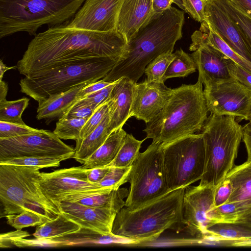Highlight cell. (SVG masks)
<instances>
[{"label":"cell","instance_id":"1","mask_svg":"<svg viewBox=\"0 0 251 251\" xmlns=\"http://www.w3.org/2000/svg\"><path fill=\"white\" fill-rule=\"evenodd\" d=\"M127 42L117 30L99 32L67 24L49 27L37 34L17 63L25 76L74 62L97 57L120 59Z\"/></svg>","mask_w":251,"mask_h":251},{"label":"cell","instance_id":"2","mask_svg":"<svg viewBox=\"0 0 251 251\" xmlns=\"http://www.w3.org/2000/svg\"><path fill=\"white\" fill-rule=\"evenodd\" d=\"M184 20V12L173 6L154 14L127 43L122 56L103 79L115 82L126 77L136 83L149 63L162 54L173 52L182 37Z\"/></svg>","mask_w":251,"mask_h":251},{"label":"cell","instance_id":"3","mask_svg":"<svg viewBox=\"0 0 251 251\" xmlns=\"http://www.w3.org/2000/svg\"><path fill=\"white\" fill-rule=\"evenodd\" d=\"M202 82L183 84L173 89L169 101L160 112L146 124L145 139L168 144L201 131L208 111Z\"/></svg>","mask_w":251,"mask_h":251},{"label":"cell","instance_id":"4","mask_svg":"<svg viewBox=\"0 0 251 251\" xmlns=\"http://www.w3.org/2000/svg\"><path fill=\"white\" fill-rule=\"evenodd\" d=\"M186 188L170 191L139 208L124 207L116 214L112 233L118 238L152 241L166 230L183 224L182 207Z\"/></svg>","mask_w":251,"mask_h":251},{"label":"cell","instance_id":"5","mask_svg":"<svg viewBox=\"0 0 251 251\" xmlns=\"http://www.w3.org/2000/svg\"><path fill=\"white\" fill-rule=\"evenodd\" d=\"M85 0H0V38L69 23Z\"/></svg>","mask_w":251,"mask_h":251},{"label":"cell","instance_id":"6","mask_svg":"<svg viewBox=\"0 0 251 251\" xmlns=\"http://www.w3.org/2000/svg\"><path fill=\"white\" fill-rule=\"evenodd\" d=\"M201 131L205 164L199 185L215 188L234 167L242 139L243 127L235 116L210 113Z\"/></svg>","mask_w":251,"mask_h":251},{"label":"cell","instance_id":"7","mask_svg":"<svg viewBox=\"0 0 251 251\" xmlns=\"http://www.w3.org/2000/svg\"><path fill=\"white\" fill-rule=\"evenodd\" d=\"M118 60L97 57L40 71L22 78L19 83L20 91L38 103L51 95L103 78Z\"/></svg>","mask_w":251,"mask_h":251},{"label":"cell","instance_id":"8","mask_svg":"<svg viewBox=\"0 0 251 251\" xmlns=\"http://www.w3.org/2000/svg\"><path fill=\"white\" fill-rule=\"evenodd\" d=\"M40 169L38 167L0 164V218L28 210L50 221L61 213L39 187Z\"/></svg>","mask_w":251,"mask_h":251},{"label":"cell","instance_id":"9","mask_svg":"<svg viewBox=\"0 0 251 251\" xmlns=\"http://www.w3.org/2000/svg\"><path fill=\"white\" fill-rule=\"evenodd\" d=\"M130 184L125 207L130 210L155 201L169 190L166 181L162 144L152 142L140 152L127 178Z\"/></svg>","mask_w":251,"mask_h":251},{"label":"cell","instance_id":"10","mask_svg":"<svg viewBox=\"0 0 251 251\" xmlns=\"http://www.w3.org/2000/svg\"><path fill=\"white\" fill-rule=\"evenodd\" d=\"M162 147L164 175L169 191L186 188L201 179L205 164L201 133L181 137Z\"/></svg>","mask_w":251,"mask_h":251},{"label":"cell","instance_id":"11","mask_svg":"<svg viewBox=\"0 0 251 251\" xmlns=\"http://www.w3.org/2000/svg\"><path fill=\"white\" fill-rule=\"evenodd\" d=\"M74 153L75 149L47 130L0 138V162L23 157H55L66 160L72 158Z\"/></svg>","mask_w":251,"mask_h":251},{"label":"cell","instance_id":"12","mask_svg":"<svg viewBox=\"0 0 251 251\" xmlns=\"http://www.w3.org/2000/svg\"><path fill=\"white\" fill-rule=\"evenodd\" d=\"M203 92L210 113L231 115L249 121L251 114V89L234 77L204 86Z\"/></svg>","mask_w":251,"mask_h":251},{"label":"cell","instance_id":"13","mask_svg":"<svg viewBox=\"0 0 251 251\" xmlns=\"http://www.w3.org/2000/svg\"><path fill=\"white\" fill-rule=\"evenodd\" d=\"M214 188L200 185L188 186L183 200V225L188 233L203 240L206 229L216 223Z\"/></svg>","mask_w":251,"mask_h":251},{"label":"cell","instance_id":"14","mask_svg":"<svg viewBox=\"0 0 251 251\" xmlns=\"http://www.w3.org/2000/svg\"><path fill=\"white\" fill-rule=\"evenodd\" d=\"M87 172V169L81 166L50 173L41 172L38 184L44 195L55 205L61 198L69 194L84 191H110L98 183L89 182Z\"/></svg>","mask_w":251,"mask_h":251},{"label":"cell","instance_id":"15","mask_svg":"<svg viewBox=\"0 0 251 251\" xmlns=\"http://www.w3.org/2000/svg\"><path fill=\"white\" fill-rule=\"evenodd\" d=\"M191 39L189 50L194 52L191 56L199 71L198 80L204 86L233 77L228 69L229 57L208 43L199 30L194 32Z\"/></svg>","mask_w":251,"mask_h":251},{"label":"cell","instance_id":"16","mask_svg":"<svg viewBox=\"0 0 251 251\" xmlns=\"http://www.w3.org/2000/svg\"><path fill=\"white\" fill-rule=\"evenodd\" d=\"M122 0H85L68 24L78 29L107 32L116 30Z\"/></svg>","mask_w":251,"mask_h":251},{"label":"cell","instance_id":"17","mask_svg":"<svg viewBox=\"0 0 251 251\" xmlns=\"http://www.w3.org/2000/svg\"><path fill=\"white\" fill-rule=\"evenodd\" d=\"M204 21L230 48L251 63V47L245 36L217 0L206 2Z\"/></svg>","mask_w":251,"mask_h":251},{"label":"cell","instance_id":"18","mask_svg":"<svg viewBox=\"0 0 251 251\" xmlns=\"http://www.w3.org/2000/svg\"><path fill=\"white\" fill-rule=\"evenodd\" d=\"M173 89L164 83L147 80L135 85L130 117L144 121L146 124L154 119L171 98Z\"/></svg>","mask_w":251,"mask_h":251},{"label":"cell","instance_id":"19","mask_svg":"<svg viewBox=\"0 0 251 251\" xmlns=\"http://www.w3.org/2000/svg\"><path fill=\"white\" fill-rule=\"evenodd\" d=\"M57 207L67 217L81 227L91 228L106 235H114L112 228L117 212L112 209L65 201L60 202Z\"/></svg>","mask_w":251,"mask_h":251},{"label":"cell","instance_id":"20","mask_svg":"<svg viewBox=\"0 0 251 251\" xmlns=\"http://www.w3.org/2000/svg\"><path fill=\"white\" fill-rule=\"evenodd\" d=\"M152 0H122L116 30L121 34L127 44L154 15Z\"/></svg>","mask_w":251,"mask_h":251},{"label":"cell","instance_id":"21","mask_svg":"<svg viewBox=\"0 0 251 251\" xmlns=\"http://www.w3.org/2000/svg\"><path fill=\"white\" fill-rule=\"evenodd\" d=\"M135 84L126 77H122L114 86L108 100L109 122L107 131L109 134L122 128L130 117Z\"/></svg>","mask_w":251,"mask_h":251},{"label":"cell","instance_id":"22","mask_svg":"<svg viewBox=\"0 0 251 251\" xmlns=\"http://www.w3.org/2000/svg\"><path fill=\"white\" fill-rule=\"evenodd\" d=\"M226 178L230 181L232 189L226 202L236 206L240 221L251 212V161L234 166Z\"/></svg>","mask_w":251,"mask_h":251},{"label":"cell","instance_id":"23","mask_svg":"<svg viewBox=\"0 0 251 251\" xmlns=\"http://www.w3.org/2000/svg\"><path fill=\"white\" fill-rule=\"evenodd\" d=\"M86 85L82 84L66 92L51 95L38 102L36 119L48 120L62 117L77 99L79 91Z\"/></svg>","mask_w":251,"mask_h":251},{"label":"cell","instance_id":"24","mask_svg":"<svg viewBox=\"0 0 251 251\" xmlns=\"http://www.w3.org/2000/svg\"><path fill=\"white\" fill-rule=\"evenodd\" d=\"M206 238L227 243L251 240V224L244 221L215 223L207 227Z\"/></svg>","mask_w":251,"mask_h":251},{"label":"cell","instance_id":"25","mask_svg":"<svg viewBox=\"0 0 251 251\" xmlns=\"http://www.w3.org/2000/svg\"><path fill=\"white\" fill-rule=\"evenodd\" d=\"M126 134L122 127L111 132L104 143L85 160L82 166L86 169H93L108 166L116 156Z\"/></svg>","mask_w":251,"mask_h":251},{"label":"cell","instance_id":"26","mask_svg":"<svg viewBox=\"0 0 251 251\" xmlns=\"http://www.w3.org/2000/svg\"><path fill=\"white\" fill-rule=\"evenodd\" d=\"M109 122V111L100 124L88 136L76 143L72 158L83 164L105 141L109 134L107 128Z\"/></svg>","mask_w":251,"mask_h":251},{"label":"cell","instance_id":"27","mask_svg":"<svg viewBox=\"0 0 251 251\" xmlns=\"http://www.w3.org/2000/svg\"><path fill=\"white\" fill-rule=\"evenodd\" d=\"M81 226L63 213L37 226L32 235L37 239H50L78 230Z\"/></svg>","mask_w":251,"mask_h":251},{"label":"cell","instance_id":"28","mask_svg":"<svg viewBox=\"0 0 251 251\" xmlns=\"http://www.w3.org/2000/svg\"><path fill=\"white\" fill-rule=\"evenodd\" d=\"M199 31L208 43L219 49L232 61L251 74V63L243 58L230 48L205 21L201 23Z\"/></svg>","mask_w":251,"mask_h":251},{"label":"cell","instance_id":"29","mask_svg":"<svg viewBox=\"0 0 251 251\" xmlns=\"http://www.w3.org/2000/svg\"><path fill=\"white\" fill-rule=\"evenodd\" d=\"M145 140V138L142 140H137L132 134L126 133L116 156L107 166L114 168L131 167L138 156L141 145Z\"/></svg>","mask_w":251,"mask_h":251},{"label":"cell","instance_id":"30","mask_svg":"<svg viewBox=\"0 0 251 251\" xmlns=\"http://www.w3.org/2000/svg\"><path fill=\"white\" fill-rule=\"evenodd\" d=\"M175 57L169 65L164 76V81L173 77H183L196 72V64L191 55L182 49L174 53Z\"/></svg>","mask_w":251,"mask_h":251},{"label":"cell","instance_id":"31","mask_svg":"<svg viewBox=\"0 0 251 251\" xmlns=\"http://www.w3.org/2000/svg\"><path fill=\"white\" fill-rule=\"evenodd\" d=\"M29 99L23 98L17 100L0 101V121L25 125L22 115L28 105Z\"/></svg>","mask_w":251,"mask_h":251},{"label":"cell","instance_id":"32","mask_svg":"<svg viewBox=\"0 0 251 251\" xmlns=\"http://www.w3.org/2000/svg\"><path fill=\"white\" fill-rule=\"evenodd\" d=\"M86 121L84 119L62 117L58 119L53 132L61 139L77 141Z\"/></svg>","mask_w":251,"mask_h":251},{"label":"cell","instance_id":"33","mask_svg":"<svg viewBox=\"0 0 251 251\" xmlns=\"http://www.w3.org/2000/svg\"><path fill=\"white\" fill-rule=\"evenodd\" d=\"M175 57L174 53H166L158 56L149 63L144 71L147 80L164 83L163 78L165 73Z\"/></svg>","mask_w":251,"mask_h":251},{"label":"cell","instance_id":"34","mask_svg":"<svg viewBox=\"0 0 251 251\" xmlns=\"http://www.w3.org/2000/svg\"><path fill=\"white\" fill-rule=\"evenodd\" d=\"M5 217L7 223L17 230H21L29 226H38L49 221L38 213L28 210L19 214L8 215Z\"/></svg>","mask_w":251,"mask_h":251},{"label":"cell","instance_id":"35","mask_svg":"<svg viewBox=\"0 0 251 251\" xmlns=\"http://www.w3.org/2000/svg\"><path fill=\"white\" fill-rule=\"evenodd\" d=\"M219 1L232 21L245 36L251 47V19L237 8L229 0Z\"/></svg>","mask_w":251,"mask_h":251},{"label":"cell","instance_id":"36","mask_svg":"<svg viewBox=\"0 0 251 251\" xmlns=\"http://www.w3.org/2000/svg\"><path fill=\"white\" fill-rule=\"evenodd\" d=\"M65 160L63 158L55 157H23L9 159L0 162V164L38 167L42 169L58 167L60 162Z\"/></svg>","mask_w":251,"mask_h":251},{"label":"cell","instance_id":"37","mask_svg":"<svg viewBox=\"0 0 251 251\" xmlns=\"http://www.w3.org/2000/svg\"><path fill=\"white\" fill-rule=\"evenodd\" d=\"M131 167V166L128 168L111 167L108 173L98 184L108 190L119 189L121 186L127 182Z\"/></svg>","mask_w":251,"mask_h":251},{"label":"cell","instance_id":"38","mask_svg":"<svg viewBox=\"0 0 251 251\" xmlns=\"http://www.w3.org/2000/svg\"><path fill=\"white\" fill-rule=\"evenodd\" d=\"M108 111L107 100L98 106L91 116L86 121L81 131L79 138L76 141V143H79L96 128L102 121Z\"/></svg>","mask_w":251,"mask_h":251},{"label":"cell","instance_id":"39","mask_svg":"<svg viewBox=\"0 0 251 251\" xmlns=\"http://www.w3.org/2000/svg\"><path fill=\"white\" fill-rule=\"evenodd\" d=\"M25 125L0 121V138H8L41 131Z\"/></svg>","mask_w":251,"mask_h":251},{"label":"cell","instance_id":"40","mask_svg":"<svg viewBox=\"0 0 251 251\" xmlns=\"http://www.w3.org/2000/svg\"><path fill=\"white\" fill-rule=\"evenodd\" d=\"M208 0H182L183 10L195 20L205 21V7Z\"/></svg>","mask_w":251,"mask_h":251},{"label":"cell","instance_id":"41","mask_svg":"<svg viewBox=\"0 0 251 251\" xmlns=\"http://www.w3.org/2000/svg\"><path fill=\"white\" fill-rule=\"evenodd\" d=\"M95 110L91 105L77 99L71 105L63 117L84 119L87 121Z\"/></svg>","mask_w":251,"mask_h":251},{"label":"cell","instance_id":"42","mask_svg":"<svg viewBox=\"0 0 251 251\" xmlns=\"http://www.w3.org/2000/svg\"><path fill=\"white\" fill-rule=\"evenodd\" d=\"M117 81L98 91L90 94L79 99L91 105L95 109H96L100 104L108 100L111 92Z\"/></svg>","mask_w":251,"mask_h":251},{"label":"cell","instance_id":"43","mask_svg":"<svg viewBox=\"0 0 251 251\" xmlns=\"http://www.w3.org/2000/svg\"><path fill=\"white\" fill-rule=\"evenodd\" d=\"M231 75L246 87L251 89V74L229 58L227 62Z\"/></svg>","mask_w":251,"mask_h":251},{"label":"cell","instance_id":"44","mask_svg":"<svg viewBox=\"0 0 251 251\" xmlns=\"http://www.w3.org/2000/svg\"><path fill=\"white\" fill-rule=\"evenodd\" d=\"M231 185L230 181L225 179L215 189L214 202L215 207L226 203L231 193Z\"/></svg>","mask_w":251,"mask_h":251},{"label":"cell","instance_id":"45","mask_svg":"<svg viewBox=\"0 0 251 251\" xmlns=\"http://www.w3.org/2000/svg\"><path fill=\"white\" fill-rule=\"evenodd\" d=\"M103 79L88 84L83 86L78 94L77 99L83 98L90 94L98 91L113 83Z\"/></svg>","mask_w":251,"mask_h":251},{"label":"cell","instance_id":"46","mask_svg":"<svg viewBox=\"0 0 251 251\" xmlns=\"http://www.w3.org/2000/svg\"><path fill=\"white\" fill-rule=\"evenodd\" d=\"M30 236L28 233L21 230H17L14 232L0 234V247L7 248L17 239L25 238Z\"/></svg>","mask_w":251,"mask_h":251},{"label":"cell","instance_id":"47","mask_svg":"<svg viewBox=\"0 0 251 251\" xmlns=\"http://www.w3.org/2000/svg\"><path fill=\"white\" fill-rule=\"evenodd\" d=\"M110 169L109 166L87 169V179L91 183H98L104 177Z\"/></svg>","mask_w":251,"mask_h":251},{"label":"cell","instance_id":"48","mask_svg":"<svg viewBox=\"0 0 251 251\" xmlns=\"http://www.w3.org/2000/svg\"><path fill=\"white\" fill-rule=\"evenodd\" d=\"M242 127V139L245 143L248 153L247 160L251 161V124L248 123Z\"/></svg>","mask_w":251,"mask_h":251},{"label":"cell","instance_id":"49","mask_svg":"<svg viewBox=\"0 0 251 251\" xmlns=\"http://www.w3.org/2000/svg\"><path fill=\"white\" fill-rule=\"evenodd\" d=\"M173 0H152V7L154 14H159L172 6Z\"/></svg>","mask_w":251,"mask_h":251},{"label":"cell","instance_id":"50","mask_svg":"<svg viewBox=\"0 0 251 251\" xmlns=\"http://www.w3.org/2000/svg\"><path fill=\"white\" fill-rule=\"evenodd\" d=\"M242 13L251 19V0H229Z\"/></svg>","mask_w":251,"mask_h":251},{"label":"cell","instance_id":"51","mask_svg":"<svg viewBox=\"0 0 251 251\" xmlns=\"http://www.w3.org/2000/svg\"><path fill=\"white\" fill-rule=\"evenodd\" d=\"M8 90V84L2 80H0V101L6 100Z\"/></svg>","mask_w":251,"mask_h":251},{"label":"cell","instance_id":"52","mask_svg":"<svg viewBox=\"0 0 251 251\" xmlns=\"http://www.w3.org/2000/svg\"><path fill=\"white\" fill-rule=\"evenodd\" d=\"M17 69V66H14L12 67L7 66L2 62V60H0V80H1L4 75V74L8 70L11 69Z\"/></svg>","mask_w":251,"mask_h":251},{"label":"cell","instance_id":"53","mask_svg":"<svg viewBox=\"0 0 251 251\" xmlns=\"http://www.w3.org/2000/svg\"><path fill=\"white\" fill-rule=\"evenodd\" d=\"M240 221H246V222L251 224V212L250 213L245 215Z\"/></svg>","mask_w":251,"mask_h":251},{"label":"cell","instance_id":"54","mask_svg":"<svg viewBox=\"0 0 251 251\" xmlns=\"http://www.w3.org/2000/svg\"><path fill=\"white\" fill-rule=\"evenodd\" d=\"M173 3L177 5L180 8L183 10L182 0H173Z\"/></svg>","mask_w":251,"mask_h":251},{"label":"cell","instance_id":"55","mask_svg":"<svg viewBox=\"0 0 251 251\" xmlns=\"http://www.w3.org/2000/svg\"><path fill=\"white\" fill-rule=\"evenodd\" d=\"M249 123H250V124H251V116H250V118H249Z\"/></svg>","mask_w":251,"mask_h":251}]
</instances>
